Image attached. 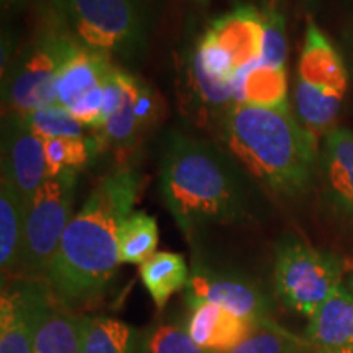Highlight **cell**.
Returning <instances> with one entry per match:
<instances>
[{"mask_svg": "<svg viewBox=\"0 0 353 353\" xmlns=\"http://www.w3.org/2000/svg\"><path fill=\"white\" fill-rule=\"evenodd\" d=\"M141 190L134 169L105 175L70 219L46 275L57 301L69 309L99 303L120 268L118 232Z\"/></svg>", "mask_w": 353, "mask_h": 353, "instance_id": "6da1fadb", "label": "cell"}, {"mask_svg": "<svg viewBox=\"0 0 353 353\" xmlns=\"http://www.w3.org/2000/svg\"><path fill=\"white\" fill-rule=\"evenodd\" d=\"M247 174L226 149L180 131L167 134L161 152V193L185 236L244 221L250 213Z\"/></svg>", "mask_w": 353, "mask_h": 353, "instance_id": "7a4b0ae2", "label": "cell"}, {"mask_svg": "<svg viewBox=\"0 0 353 353\" xmlns=\"http://www.w3.org/2000/svg\"><path fill=\"white\" fill-rule=\"evenodd\" d=\"M219 131L229 156L268 192L296 198L314 183L321 144L290 107L236 103L221 118Z\"/></svg>", "mask_w": 353, "mask_h": 353, "instance_id": "3957f363", "label": "cell"}, {"mask_svg": "<svg viewBox=\"0 0 353 353\" xmlns=\"http://www.w3.org/2000/svg\"><path fill=\"white\" fill-rule=\"evenodd\" d=\"M76 41L108 57L134 59L145 50L154 0H50Z\"/></svg>", "mask_w": 353, "mask_h": 353, "instance_id": "277c9868", "label": "cell"}, {"mask_svg": "<svg viewBox=\"0 0 353 353\" xmlns=\"http://www.w3.org/2000/svg\"><path fill=\"white\" fill-rule=\"evenodd\" d=\"M348 79L342 52L314 20L307 19L294 81V107L299 123L317 141L335 128L348 90Z\"/></svg>", "mask_w": 353, "mask_h": 353, "instance_id": "5b68a950", "label": "cell"}, {"mask_svg": "<svg viewBox=\"0 0 353 353\" xmlns=\"http://www.w3.org/2000/svg\"><path fill=\"white\" fill-rule=\"evenodd\" d=\"M79 46L48 3L41 32L2 74L3 117H25L44 105L57 103L56 77Z\"/></svg>", "mask_w": 353, "mask_h": 353, "instance_id": "8992f818", "label": "cell"}, {"mask_svg": "<svg viewBox=\"0 0 353 353\" xmlns=\"http://www.w3.org/2000/svg\"><path fill=\"white\" fill-rule=\"evenodd\" d=\"M273 281L281 303L311 319L342 285V263L337 255L286 237L276 245Z\"/></svg>", "mask_w": 353, "mask_h": 353, "instance_id": "52a82bcc", "label": "cell"}, {"mask_svg": "<svg viewBox=\"0 0 353 353\" xmlns=\"http://www.w3.org/2000/svg\"><path fill=\"white\" fill-rule=\"evenodd\" d=\"M77 172L51 176L26 203L23 254L19 276L46 280L65 229L74 218Z\"/></svg>", "mask_w": 353, "mask_h": 353, "instance_id": "ba28073f", "label": "cell"}, {"mask_svg": "<svg viewBox=\"0 0 353 353\" xmlns=\"http://www.w3.org/2000/svg\"><path fill=\"white\" fill-rule=\"evenodd\" d=\"M263 32L262 12L241 6L211 21L196 43L195 54L211 76L237 83L262 61Z\"/></svg>", "mask_w": 353, "mask_h": 353, "instance_id": "9c48e42d", "label": "cell"}, {"mask_svg": "<svg viewBox=\"0 0 353 353\" xmlns=\"http://www.w3.org/2000/svg\"><path fill=\"white\" fill-rule=\"evenodd\" d=\"M46 280L21 278L3 283L0 298V353H33L44 314L54 303Z\"/></svg>", "mask_w": 353, "mask_h": 353, "instance_id": "30bf717a", "label": "cell"}, {"mask_svg": "<svg viewBox=\"0 0 353 353\" xmlns=\"http://www.w3.org/2000/svg\"><path fill=\"white\" fill-rule=\"evenodd\" d=\"M185 299L190 307L211 303L250 321L270 317L272 312L270 298L252 278L200 262L195 263L190 275Z\"/></svg>", "mask_w": 353, "mask_h": 353, "instance_id": "8fae6325", "label": "cell"}, {"mask_svg": "<svg viewBox=\"0 0 353 353\" xmlns=\"http://www.w3.org/2000/svg\"><path fill=\"white\" fill-rule=\"evenodd\" d=\"M2 176L28 203L50 179L44 141L26 126L23 117L6 114L2 126Z\"/></svg>", "mask_w": 353, "mask_h": 353, "instance_id": "7c38bea8", "label": "cell"}, {"mask_svg": "<svg viewBox=\"0 0 353 353\" xmlns=\"http://www.w3.org/2000/svg\"><path fill=\"white\" fill-rule=\"evenodd\" d=\"M317 175L327 208L353 223V131L335 126L322 138Z\"/></svg>", "mask_w": 353, "mask_h": 353, "instance_id": "4fadbf2b", "label": "cell"}, {"mask_svg": "<svg viewBox=\"0 0 353 353\" xmlns=\"http://www.w3.org/2000/svg\"><path fill=\"white\" fill-rule=\"evenodd\" d=\"M255 322L211 303L192 307L187 330L198 347L210 353H228L252 332Z\"/></svg>", "mask_w": 353, "mask_h": 353, "instance_id": "5bb4252c", "label": "cell"}, {"mask_svg": "<svg viewBox=\"0 0 353 353\" xmlns=\"http://www.w3.org/2000/svg\"><path fill=\"white\" fill-rule=\"evenodd\" d=\"M306 339L317 353H353V294L341 285L309 319Z\"/></svg>", "mask_w": 353, "mask_h": 353, "instance_id": "9a60e30c", "label": "cell"}, {"mask_svg": "<svg viewBox=\"0 0 353 353\" xmlns=\"http://www.w3.org/2000/svg\"><path fill=\"white\" fill-rule=\"evenodd\" d=\"M114 68L117 65L112 63V57L81 44L57 74L54 82L56 101L69 108L88 92L103 85Z\"/></svg>", "mask_w": 353, "mask_h": 353, "instance_id": "2e32d148", "label": "cell"}, {"mask_svg": "<svg viewBox=\"0 0 353 353\" xmlns=\"http://www.w3.org/2000/svg\"><path fill=\"white\" fill-rule=\"evenodd\" d=\"M26 201L10 180H0V268L2 275L19 273L25 239Z\"/></svg>", "mask_w": 353, "mask_h": 353, "instance_id": "e0dca14e", "label": "cell"}, {"mask_svg": "<svg viewBox=\"0 0 353 353\" xmlns=\"http://www.w3.org/2000/svg\"><path fill=\"white\" fill-rule=\"evenodd\" d=\"M83 321L56 298L39 324L33 353H83Z\"/></svg>", "mask_w": 353, "mask_h": 353, "instance_id": "ac0fdd59", "label": "cell"}, {"mask_svg": "<svg viewBox=\"0 0 353 353\" xmlns=\"http://www.w3.org/2000/svg\"><path fill=\"white\" fill-rule=\"evenodd\" d=\"M139 275L156 307L159 311H164L175 293L187 290L192 270L182 254L156 252L139 265Z\"/></svg>", "mask_w": 353, "mask_h": 353, "instance_id": "d6986e66", "label": "cell"}, {"mask_svg": "<svg viewBox=\"0 0 353 353\" xmlns=\"http://www.w3.org/2000/svg\"><path fill=\"white\" fill-rule=\"evenodd\" d=\"M236 103L265 108H283L288 105L286 68H272L259 63L242 76L236 85Z\"/></svg>", "mask_w": 353, "mask_h": 353, "instance_id": "ffe728a7", "label": "cell"}, {"mask_svg": "<svg viewBox=\"0 0 353 353\" xmlns=\"http://www.w3.org/2000/svg\"><path fill=\"white\" fill-rule=\"evenodd\" d=\"M138 330L117 317L85 316L83 353H138Z\"/></svg>", "mask_w": 353, "mask_h": 353, "instance_id": "44dd1931", "label": "cell"}, {"mask_svg": "<svg viewBox=\"0 0 353 353\" xmlns=\"http://www.w3.org/2000/svg\"><path fill=\"white\" fill-rule=\"evenodd\" d=\"M159 226L154 216L145 211H132L123 219L118 232L121 263L143 265L156 254Z\"/></svg>", "mask_w": 353, "mask_h": 353, "instance_id": "7402d4cb", "label": "cell"}, {"mask_svg": "<svg viewBox=\"0 0 353 353\" xmlns=\"http://www.w3.org/2000/svg\"><path fill=\"white\" fill-rule=\"evenodd\" d=\"M141 79L123 70V100L112 117L105 120L100 130V139L113 148H130L144 134L134 113V101L138 95Z\"/></svg>", "mask_w": 353, "mask_h": 353, "instance_id": "603a6c76", "label": "cell"}, {"mask_svg": "<svg viewBox=\"0 0 353 353\" xmlns=\"http://www.w3.org/2000/svg\"><path fill=\"white\" fill-rule=\"evenodd\" d=\"M228 353H317L306 337L290 332L272 317L255 322L252 332Z\"/></svg>", "mask_w": 353, "mask_h": 353, "instance_id": "cb8c5ba5", "label": "cell"}, {"mask_svg": "<svg viewBox=\"0 0 353 353\" xmlns=\"http://www.w3.org/2000/svg\"><path fill=\"white\" fill-rule=\"evenodd\" d=\"M188 87L203 110L223 112V117L236 105V83H228L211 76L203 68L195 52L187 61Z\"/></svg>", "mask_w": 353, "mask_h": 353, "instance_id": "d4e9b609", "label": "cell"}, {"mask_svg": "<svg viewBox=\"0 0 353 353\" xmlns=\"http://www.w3.org/2000/svg\"><path fill=\"white\" fill-rule=\"evenodd\" d=\"M23 120L26 126L43 141L87 138L85 126L59 103L44 105L41 108L33 110L25 114Z\"/></svg>", "mask_w": 353, "mask_h": 353, "instance_id": "484cf974", "label": "cell"}, {"mask_svg": "<svg viewBox=\"0 0 353 353\" xmlns=\"http://www.w3.org/2000/svg\"><path fill=\"white\" fill-rule=\"evenodd\" d=\"M97 151H99V141L88 138V136L82 139L44 141L50 179L63 174L65 170L79 172L83 169Z\"/></svg>", "mask_w": 353, "mask_h": 353, "instance_id": "4316f807", "label": "cell"}, {"mask_svg": "<svg viewBox=\"0 0 353 353\" xmlns=\"http://www.w3.org/2000/svg\"><path fill=\"white\" fill-rule=\"evenodd\" d=\"M138 353H210L198 347L187 327L169 322H159L141 330Z\"/></svg>", "mask_w": 353, "mask_h": 353, "instance_id": "83f0119b", "label": "cell"}, {"mask_svg": "<svg viewBox=\"0 0 353 353\" xmlns=\"http://www.w3.org/2000/svg\"><path fill=\"white\" fill-rule=\"evenodd\" d=\"M263 15V56L260 63L272 68H286L288 41H286L285 15L276 7H265Z\"/></svg>", "mask_w": 353, "mask_h": 353, "instance_id": "f1b7e54d", "label": "cell"}, {"mask_svg": "<svg viewBox=\"0 0 353 353\" xmlns=\"http://www.w3.org/2000/svg\"><path fill=\"white\" fill-rule=\"evenodd\" d=\"M103 85L95 88V90L88 92L79 99L76 103L70 105L68 108L72 117L77 121H81L85 128H92V130H101L103 126Z\"/></svg>", "mask_w": 353, "mask_h": 353, "instance_id": "f546056e", "label": "cell"}, {"mask_svg": "<svg viewBox=\"0 0 353 353\" xmlns=\"http://www.w3.org/2000/svg\"><path fill=\"white\" fill-rule=\"evenodd\" d=\"M134 113L139 121V126L143 128L144 132L156 123L159 114H161V101H159V97L152 90V87L143 81L139 83L138 95H136Z\"/></svg>", "mask_w": 353, "mask_h": 353, "instance_id": "4dcf8cb0", "label": "cell"}, {"mask_svg": "<svg viewBox=\"0 0 353 353\" xmlns=\"http://www.w3.org/2000/svg\"><path fill=\"white\" fill-rule=\"evenodd\" d=\"M33 0H2L3 10H20V8L28 7Z\"/></svg>", "mask_w": 353, "mask_h": 353, "instance_id": "1f68e13d", "label": "cell"}, {"mask_svg": "<svg viewBox=\"0 0 353 353\" xmlns=\"http://www.w3.org/2000/svg\"><path fill=\"white\" fill-rule=\"evenodd\" d=\"M345 39H347L348 54H350V59H352V64H353V23H352L350 28H348V32L345 34Z\"/></svg>", "mask_w": 353, "mask_h": 353, "instance_id": "d6a6232c", "label": "cell"}, {"mask_svg": "<svg viewBox=\"0 0 353 353\" xmlns=\"http://www.w3.org/2000/svg\"><path fill=\"white\" fill-rule=\"evenodd\" d=\"M350 293L353 294V278L350 280Z\"/></svg>", "mask_w": 353, "mask_h": 353, "instance_id": "836d02e7", "label": "cell"}, {"mask_svg": "<svg viewBox=\"0 0 353 353\" xmlns=\"http://www.w3.org/2000/svg\"><path fill=\"white\" fill-rule=\"evenodd\" d=\"M193 2H203V0H193Z\"/></svg>", "mask_w": 353, "mask_h": 353, "instance_id": "e575fe53", "label": "cell"}]
</instances>
